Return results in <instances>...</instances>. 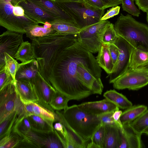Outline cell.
I'll use <instances>...</instances> for the list:
<instances>
[{"mask_svg":"<svg viewBox=\"0 0 148 148\" xmlns=\"http://www.w3.org/2000/svg\"><path fill=\"white\" fill-rule=\"evenodd\" d=\"M109 49L114 66L119 54V51L117 47L114 44H109Z\"/></svg>","mask_w":148,"mask_h":148,"instance_id":"cell-42","label":"cell"},{"mask_svg":"<svg viewBox=\"0 0 148 148\" xmlns=\"http://www.w3.org/2000/svg\"><path fill=\"white\" fill-rule=\"evenodd\" d=\"M5 66L10 73L15 83L16 81L15 76L18 70L21 65L28 62L20 64L14 58L8 54L5 53Z\"/></svg>","mask_w":148,"mask_h":148,"instance_id":"cell-34","label":"cell"},{"mask_svg":"<svg viewBox=\"0 0 148 148\" xmlns=\"http://www.w3.org/2000/svg\"><path fill=\"white\" fill-rule=\"evenodd\" d=\"M59 121L62 124L64 128L75 142L78 148H86L87 143L69 125L63 117L62 112L56 110Z\"/></svg>","mask_w":148,"mask_h":148,"instance_id":"cell-30","label":"cell"},{"mask_svg":"<svg viewBox=\"0 0 148 148\" xmlns=\"http://www.w3.org/2000/svg\"><path fill=\"white\" fill-rule=\"evenodd\" d=\"M112 83L114 88L118 90H137L148 84V71L143 68L133 69L129 67Z\"/></svg>","mask_w":148,"mask_h":148,"instance_id":"cell-8","label":"cell"},{"mask_svg":"<svg viewBox=\"0 0 148 148\" xmlns=\"http://www.w3.org/2000/svg\"><path fill=\"white\" fill-rule=\"evenodd\" d=\"M14 109V110L17 112L18 119L27 116L24 104L21 101L18 94L15 99Z\"/></svg>","mask_w":148,"mask_h":148,"instance_id":"cell-40","label":"cell"},{"mask_svg":"<svg viewBox=\"0 0 148 148\" xmlns=\"http://www.w3.org/2000/svg\"><path fill=\"white\" fill-rule=\"evenodd\" d=\"M122 112L119 109H117L113 113L112 117L118 127L123 131V125L120 120V117Z\"/></svg>","mask_w":148,"mask_h":148,"instance_id":"cell-43","label":"cell"},{"mask_svg":"<svg viewBox=\"0 0 148 148\" xmlns=\"http://www.w3.org/2000/svg\"><path fill=\"white\" fill-rule=\"evenodd\" d=\"M39 24L26 15L21 6L0 2V25L7 30L25 34L26 27Z\"/></svg>","mask_w":148,"mask_h":148,"instance_id":"cell-6","label":"cell"},{"mask_svg":"<svg viewBox=\"0 0 148 148\" xmlns=\"http://www.w3.org/2000/svg\"><path fill=\"white\" fill-rule=\"evenodd\" d=\"M103 96L123 109H126L132 106L131 102L125 96L114 90H107L104 93Z\"/></svg>","mask_w":148,"mask_h":148,"instance_id":"cell-24","label":"cell"},{"mask_svg":"<svg viewBox=\"0 0 148 148\" xmlns=\"http://www.w3.org/2000/svg\"><path fill=\"white\" fill-rule=\"evenodd\" d=\"M16 91L23 103L36 102L38 99L31 82L27 80L20 79L15 83Z\"/></svg>","mask_w":148,"mask_h":148,"instance_id":"cell-17","label":"cell"},{"mask_svg":"<svg viewBox=\"0 0 148 148\" xmlns=\"http://www.w3.org/2000/svg\"><path fill=\"white\" fill-rule=\"evenodd\" d=\"M38 99L36 103L55 114L49 104L56 90L42 77L39 72L31 81Z\"/></svg>","mask_w":148,"mask_h":148,"instance_id":"cell-11","label":"cell"},{"mask_svg":"<svg viewBox=\"0 0 148 148\" xmlns=\"http://www.w3.org/2000/svg\"><path fill=\"white\" fill-rule=\"evenodd\" d=\"M15 83L5 65L0 67V90L8 84Z\"/></svg>","mask_w":148,"mask_h":148,"instance_id":"cell-37","label":"cell"},{"mask_svg":"<svg viewBox=\"0 0 148 148\" xmlns=\"http://www.w3.org/2000/svg\"><path fill=\"white\" fill-rule=\"evenodd\" d=\"M135 1L139 10L144 12H148V0H135Z\"/></svg>","mask_w":148,"mask_h":148,"instance_id":"cell-45","label":"cell"},{"mask_svg":"<svg viewBox=\"0 0 148 148\" xmlns=\"http://www.w3.org/2000/svg\"><path fill=\"white\" fill-rule=\"evenodd\" d=\"M40 71L39 65L37 60H32L20 67L16 75V79H24L31 82Z\"/></svg>","mask_w":148,"mask_h":148,"instance_id":"cell-19","label":"cell"},{"mask_svg":"<svg viewBox=\"0 0 148 148\" xmlns=\"http://www.w3.org/2000/svg\"><path fill=\"white\" fill-rule=\"evenodd\" d=\"M105 134V125L101 124L93 134L90 139L91 142L96 145L98 148H103Z\"/></svg>","mask_w":148,"mask_h":148,"instance_id":"cell-35","label":"cell"},{"mask_svg":"<svg viewBox=\"0 0 148 148\" xmlns=\"http://www.w3.org/2000/svg\"><path fill=\"white\" fill-rule=\"evenodd\" d=\"M27 117L30 122L33 130L43 133H49L54 131L53 121L33 114Z\"/></svg>","mask_w":148,"mask_h":148,"instance_id":"cell-22","label":"cell"},{"mask_svg":"<svg viewBox=\"0 0 148 148\" xmlns=\"http://www.w3.org/2000/svg\"><path fill=\"white\" fill-rule=\"evenodd\" d=\"M120 8V7L119 6L112 7L107 11L101 18V20H106L118 15L119 13Z\"/></svg>","mask_w":148,"mask_h":148,"instance_id":"cell-41","label":"cell"},{"mask_svg":"<svg viewBox=\"0 0 148 148\" xmlns=\"http://www.w3.org/2000/svg\"><path fill=\"white\" fill-rule=\"evenodd\" d=\"M105 126V134L103 148H118L121 129L115 126Z\"/></svg>","mask_w":148,"mask_h":148,"instance_id":"cell-23","label":"cell"},{"mask_svg":"<svg viewBox=\"0 0 148 148\" xmlns=\"http://www.w3.org/2000/svg\"><path fill=\"white\" fill-rule=\"evenodd\" d=\"M143 68L145 69L148 71V64L147 65V66H145L144 68ZM143 68H142V69H143Z\"/></svg>","mask_w":148,"mask_h":148,"instance_id":"cell-53","label":"cell"},{"mask_svg":"<svg viewBox=\"0 0 148 148\" xmlns=\"http://www.w3.org/2000/svg\"><path fill=\"white\" fill-rule=\"evenodd\" d=\"M18 5L23 9L26 15L39 23L44 24L58 19L29 0H20Z\"/></svg>","mask_w":148,"mask_h":148,"instance_id":"cell-13","label":"cell"},{"mask_svg":"<svg viewBox=\"0 0 148 148\" xmlns=\"http://www.w3.org/2000/svg\"><path fill=\"white\" fill-rule=\"evenodd\" d=\"M55 3L75 21L81 30L101 21L104 10L92 6L85 1L55 0Z\"/></svg>","mask_w":148,"mask_h":148,"instance_id":"cell-4","label":"cell"},{"mask_svg":"<svg viewBox=\"0 0 148 148\" xmlns=\"http://www.w3.org/2000/svg\"><path fill=\"white\" fill-rule=\"evenodd\" d=\"M96 59L99 66L107 73L110 74L112 72L114 65L109 51V44H102Z\"/></svg>","mask_w":148,"mask_h":148,"instance_id":"cell-20","label":"cell"},{"mask_svg":"<svg viewBox=\"0 0 148 148\" xmlns=\"http://www.w3.org/2000/svg\"></svg>","mask_w":148,"mask_h":148,"instance_id":"cell-54","label":"cell"},{"mask_svg":"<svg viewBox=\"0 0 148 148\" xmlns=\"http://www.w3.org/2000/svg\"><path fill=\"white\" fill-rule=\"evenodd\" d=\"M118 37L119 35L115 29L114 25L110 23L103 34L102 40L103 43L114 44Z\"/></svg>","mask_w":148,"mask_h":148,"instance_id":"cell-36","label":"cell"},{"mask_svg":"<svg viewBox=\"0 0 148 148\" xmlns=\"http://www.w3.org/2000/svg\"><path fill=\"white\" fill-rule=\"evenodd\" d=\"M14 59L24 63L36 59L33 47L28 41H23L15 54Z\"/></svg>","mask_w":148,"mask_h":148,"instance_id":"cell-25","label":"cell"},{"mask_svg":"<svg viewBox=\"0 0 148 148\" xmlns=\"http://www.w3.org/2000/svg\"><path fill=\"white\" fill-rule=\"evenodd\" d=\"M146 19L148 24V12H147Z\"/></svg>","mask_w":148,"mask_h":148,"instance_id":"cell-52","label":"cell"},{"mask_svg":"<svg viewBox=\"0 0 148 148\" xmlns=\"http://www.w3.org/2000/svg\"><path fill=\"white\" fill-rule=\"evenodd\" d=\"M29 0L57 19L76 24L73 19L58 6L54 0Z\"/></svg>","mask_w":148,"mask_h":148,"instance_id":"cell-16","label":"cell"},{"mask_svg":"<svg viewBox=\"0 0 148 148\" xmlns=\"http://www.w3.org/2000/svg\"><path fill=\"white\" fill-rule=\"evenodd\" d=\"M123 131L120 130L118 148H141L143 147L141 135L136 133L128 123L123 125Z\"/></svg>","mask_w":148,"mask_h":148,"instance_id":"cell-14","label":"cell"},{"mask_svg":"<svg viewBox=\"0 0 148 148\" xmlns=\"http://www.w3.org/2000/svg\"><path fill=\"white\" fill-rule=\"evenodd\" d=\"M17 94L14 83L8 84L0 90V122L14 111Z\"/></svg>","mask_w":148,"mask_h":148,"instance_id":"cell-12","label":"cell"},{"mask_svg":"<svg viewBox=\"0 0 148 148\" xmlns=\"http://www.w3.org/2000/svg\"><path fill=\"white\" fill-rule=\"evenodd\" d=\"M105 9L111 7H115L121 4V0H102Z\"/></svg>","mask_w":148,"mask_h":148,"instance_id":"cell-46","label":"cell"},{"mask_svg":"<svg viewBox=\"0 0 148 148\" xmlns=\"http://www.w3.org/2000/svg\"><path fill=\"white\" fill-rule=\"evenodd\" d=\"M77 34L56 32L32 41L36 59L40 67V73L49 83L52 67L57 58L66 48L77 40Z\"/></svg>","mask_w":148,"mask_h":148,"instance_id":"cell-2","label":"cell"},{"mask_svg":"<svg viewBox=\"0 0 148 148\" xmlns=\"http://www.w3.org/2000/svg\"><path fill=\"white\" fill-rule=\"evenodd\" d=\"M18 117L17 112L14 110L0 122V139L13 132Z\"/></svg>","mask_w":148,"mask_h":148,"instance_id":"cell-29","label":"cell"},{"mask_svg":"<svg viewBox=\"0 0 148 148\" xmlns=\"http://www.w3.org/2000/svg\"><path fill=\"white\" fill-rule=\"evenodd\" d=\"M147 110L144 105L132 106L125 109L122 114L120 120L122 124L130 123L132 121Z\"/></svg>","mask_w":148,"mask_h":148,"instance_id":"cell-26","label":"cell"},{"mask_svg":"<svg viewBox=\"0 0 148 148\" xmlns=\"http://www.w3.org/2000/svg\"><path fill=\"white\" fill-rule=\"evenodd\" d=\"M70 100L66 96L56 90L49 104L54 110H64L68 107V103Z\"/></svg>","mask_w":148,"mask_h":148,"instance_id":"cell-32","label":"cell"},{"mask_svg":"<svg viewBox=\"0 0 148 148\" xmlns=\"http://www.w3.org/2000/svg\"><path fill=\"white\" fill-rule=\"evenodd\" d=\"M122 7L123 11L137 17L140 14V10L135 6L134 0H121Z\"/></svg>","mask_w":148,"mask_h":148,"instance_id":"cell-38","label":"cell"},{"mask_svg":"<svg viewBox=\"0 0 148 148\" xmlns=\"http://www.w3.org/2000/svg\"><path fill=\"white\" fill-rule=\"evenodd\" d=\"M114 44L118 48L119 54L112 72L109 74L110 83H112L129 67L131 56L134 48L129 42L119 36Z\"/></svg>","mask_w":148,"mask_h":148,"instance_id":"cell-9","label":"cell"},{"mask_svg":"<svg viewBox=\"0 0 148 148\" xmlns=\"http://www.w3.org/2000/svg\"><path fill=\"white\" fill-rule=\"evenodd\" d=\"M110 22H100L82 29L78 34L77 40L86 49L92 53L98 52L103 43V34Z\"/></svg>","mask_w":148,"mask_h":148,"instance_id":"cell-7","label":"cell"},{"mask_svg":"<svg viewBox=\"0 0 148 148\" xmlns=\"http://www.w3.org/2000/svg\"><path fill=\"white\" fill-rule=\"evenodd\" d=\"M129 124L136 133L141 135L148 127V110Z\"/></svg>","mask_w":148,"mask_h":148,"instance_id":"cell-31","label":"cell"},{"mask_svg":"<svg viewBox=\"0 0 148 148\" xmlns=\"http://www.w3.org/2000/svg\"><path fill=\"white\" fill-rule=\"evenodd\" d=\"M62 0L67 1H84L85 0Z\"/></svg>","mask_w":148,"mask_h":148,"instance_id":"cell-51","label":"cell"},{"mask_svg":"<svg viewBox=\"0 0 148 148\" xmlns=\"http://www.w3.org/2000/svg\"><path fill=\"white\" fill-rule=\"evenodd\" d=\"M86 148H98V147L93 143L91 142L88 143L87 145Z\"/></svg>","mask_w":148,"mask_h":148,"instance_id":"cell-49","label":"cell"},{"mask_svg":"<svg viewBox=\"0 0 148 148\" xmlns=\"http://www.w3.org/2000/svg\"><path fill=\"white\" fill-rule=\"evenodd\" d=\"M117 34L134 47H141L148 51V26L136 21L128 14H121L114 25Z\"/></svg>","mask_w":148,"mask_h":148,"instance_id":"cell-5","label":"cell"},{"mask_svg":"<svg viewBox=\"0 0 148 148\" xmlns=\"http://www.w3.org/2000/svg\"><path fill=\"white\" fill-rule=\"evenodd\" d=\"M77 105L83 110L95 115L119 109L115 104L106 98L99 101L84 102Z\"/></svg>","mask_w":148,"mask_h":148,"instance_id":"cell-15","label":"cell"},{"mask_svg":"<svg viewBox=\"0 0 148 148\" xmlns=\"http://www.w3.org/2000/svg\"><path fill=\"white\" fill-rule=\"evenodd\" d=\"M148 64V51L141 47H134L131 53L129 67L141 69Z\"/></svg>","mask_w":148,"mask_h":148,"instance_id":"cell-21","label":"cell"},{"mask_svg":"<svg viewBox=\"0 0 148 148\" xmlns=\"http://www.w3.org/2000/svg\"><path fill=\"white\" fill-rule=\"evenodd\" d=\"M52 28L57 32L68 34H77L81 30L75 24L64 21L56 19L50 23Z\"/></svg>","mask_w":148,"mask_h":148,"instance_id":"cell-28","label":"cell"},{"mask_svg":"<svg viewBox=\"0 0 148 148\" xmlns=\"http://www.w3.org/2000/svg\"><path fill=\"white\" fill-rule=\"evenodd\" d=\"M143 133L148 135V127L144 131Z\"/></svg>","mask_w":148,"mask_h":148,"instance_id":"cell-50","label":"cell"},{"mask_svg":"<svg viewBox=\"0 0 148 148\" xmlns=\"http://www.w3.org/2000/svg\"><path fill=\"white\" fill-rule=\"evenodd\" d=\"M23 103L25 105L27 116L33 114L54 122L58 121L59 117L56 113H54L36 102H27Z\"/></svg>","mask_w":148,"mask_h":148,"instance_id":"cell-18","label":"cell"},{"mask_svg":"<svg viewBox=\"0 0 148 148\" xmlns=\"http://www.w3.org/2000/svg\"><path fill=\"white\" fill-rule=\"evenodd\" d=\"M54 129L62 135L64 139V132L63 126L61 123L58 121L53 126ZM65 140V139H64Z\"/></svg>","mask_w":148,"mask_h":148,"instance_id":"cell-47","label":"cell"},{"mask_svg":"<svg viewBox=\"0 0 148 148\" xmlns=\"http://www.w3.org/2000/svg\"><path fill=\"white\" fill-rule=\"evenodd\" d=\"M24 30L26 37L32 41L36 40L37 38L43 37L56 32L52 27L46 28L39 25H29Z\"/></svg>","mask_w":148,"mask_h":148,"instance_id":"cell-27","label":"cell"},{"mask_svg":"<svg viewBox=\"0 0 148 148\" xmlns=\"http://www.w3.org/2000/svg\"><path fill=\"white\" fill-rule=\"evenodd\" d=\"M116 110L105 113L98 115L101 121V124L104 125L115 126L119 128L112 117V115Z\"/></svg>","mask_w":148,"mask_h":148,"instance_id":"cell-39","label":"cell"},{"mask_svg":"<svg viewBox=\"0 0 148 148\" xmlns=\"http://www.w3.org/2000/svg\"><path fill=\"white\" fill-rule=\"evenodd\" d=\"M96 63L92 53L84 49L77 40L58 56L52 67L49 80L56 90L70 100L82 99L94 93L79 79L78 66Z\"/></svg>","mask_w":148,"mask_h":148,"instance_id":"cell-1","label":"cell"},{"mask_svg":"<svg viewBox=\"0 0 148 148\" xmlns=\"http://www.w3.org/2000/svg\"><path fill=\"white\" fill-rule=\"evenodd\" d=\"M23 34L7 30L0 35V67L5 64V53L14 58L23 41Z\"/></svg>","mask_w":148,"mask_h":148,"instance_id":"cell-10","label":"cell"},{"mask_svg":"<svg viewBox=\"0 0 148 148\" xmlns=\"http://www.w3.org/2000/svg\"><path fill=\"white\" fill-rule=\"evenodd\" d=\"M20 0H0V2H10L12 5L16 6Z\"/></svg>","mask_w":148,"mask_h":148,"instance_id":"cell-48","label":"cell"},{"mask_svg":"<svg viewBox=\"0 0 148 148\" xmlns=\"http://www.w3.org/2000/svg\"><path fill=\"white\" fill-rule=\"evenodd\" d=\"M62 113L68 124L87 144L101 124L98 115L86 112L77 105L68 107Z\"/></svg>","mask_w":148,"mask_h":148,"instance_id":"cell-3","label":"cell"},{"mask_svg":"<svg viewBox=\"0 0 148 148\" xmlns=\"http://www.w3.org/2000/svg\"><path fill=\"white\" fill-rule=\"evenodd\" d=\"M86 3L96 8L101 10L105 9L104 5L102 0H85Z\"/></svg>","mask_w":148,"mask_h":148,"instance_id":"cell-44","label":"cell"},{"mask_svg":"<svg viewBox=\"0 0 148 148\" xmlns=\"http://www.w3.org/2000/svg\"><path fill=\"white\" fill-rule=\"evenodd\" d=\"M21 140L17 133L13 132L0 139V148H17Z\"/></svg>","mask_w":148,"mask_h":148,"instance_id":"cell-33","label":"cell"}]
</instances>
